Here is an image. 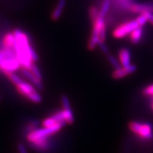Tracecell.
<instances>
[{"mask_svg": "<svg viewBox=\"0 0 153 153\" xmlns=\"http://www.w3.org/2000/svg\"><path fill=\"white\" fill-rule=\"evenodd\" d=\"M14 34L16 43L13 49L17 60L23 68L30 70L34 64L33 62L38 60V55L30 47L28 38L26 33L19 29H16L14 30Z\"/></svg>", "mask_w": 153, "mask_h": 153, "instance_id": "1", "label": "cell"}, {"mask_svg": "<svg viewBox=\"0 0 153 153\" xmlns=\"http://www.w3.org/2000/svg\"><path fill=\"white\" fill-rule=\"evenodd\" d=\"M93 23L91 36L88 43V48L92 51L99 41H104L106 39V24L104 19L99 16Z\"/></svg>", "mask_w": 153, "mask_h": 153, "instance_id": "2", "label": "cell"}, {"mask_svg": "<svg viewBox=\"0 0 153 153\" xmlns=\"http://www.w3.org/2000/svg\"><path fill=\"white\" fill-rule=\"evenodd\" d=\"M65 124V123L64 122H60L50 127H43V128L34 129L28 133L26 138L30 143L37 140H47L50 135L55 134L61 130Z\"/></svg>", "mask_w": 153, "mask_h": 153, "instance_id": "3", "label": "cell"}, {"mask_svg": "<svg viewBox=\"0 0 153 153\" xmlns=\"http://www.w3.org/2000/svg\"><path fill=\"white\" fill-rule=\"evenodd\" d=\"M16 89L21 95L26 97L31 102L35 103V104H38V103L41 102V96L36 90L35 87L28 82H24L22 80L19 85H16Z\"/></svg>", "mask_w": 153, "mask_h": 153, "instance_id": "4", "label": "cell"}, {"mask_svg": "<svg viewBox=\"0 0 153 153\" xmlns=\"http://www.w3.org/2000/svg\"><path fill=\"white\" fill-rule=\"evenodd\" d=\"M6 49L5 56L0 61V70L4 74L7 72H14L22 67L17 60L14 51L12 52L11 49Z\"/></svg>", "mask_w": 153, "mask_h": 153, "instance_id": "5", "label": "cell"}, {"mask_svg": "<svg viewBox=\"0 0 153 153\" xmlns=\"http://www.w3.org/2000/svg\"><path fill=\"white\" fill-rule=\"evenodd\" d=\"M128 128L133 133L136 134L141 138L151 140L153 138L152 128L150 124L131 121L128 124Z\"/></svg>", "mask_w": 153, "mask_h": 153, "instance_id": "6", "label": "cell"}, {"mask_svg": "<svg viewBox=\"0 0 153 153\" xmlns=\"http://www.w3.org/2000/svg\"><path fill=\"white\" fill-rule=\"evenodd\" d=\"M138 26H139L137 25L135 19L129 21V22L119 25L115 28L112 32V36L116 39H120V38H123L125 36L129 35L132 30L135 29V28L138 27Z\"/></svg>", "mask_w": 153, "mask_h": 153, "instance_id": "7", "label": "cell"}, {"mask_svg": "<svg viewBox=\"0 0 153 153\" xmlns=\"http://www.w3.org/2000/svg\"><path fill=\"white\" fill-rule=\"evenodd\" d=\"M136 70V66L132 64L128 66H120L119 68L115 69L114 71L112 72L111 76L114 79H120L133 73Z\"/></svg>", "mask_w": 153, "mask_h": 153, "instance_id": "8", "label": "cell"}, {"mask_svg": "<svg viewBox=\"0 0 153 153\" xmlns=\"http://www.w3.org/2000/svg\"><path fill=\"white\" fill-rule=\"evenodd\" d=\"M130 10L133 13H151L153 14V4H137L132 3L129 7Z\"/></svg>", "mask_w": 153, "mask_h": 153, "instance_id": "9", "label": "cell"}, {"mask_svg": "<svg viewBox=\"0 0 153 153\" xmlns=\"http://www.w3.org/2000/svg\"><path fill=\"white\" fill-rule=\"evenodd\" d=\"M60 122L65 123L64 120L62 110L56 112L52 116L45 118L42 121V126H43V127H50V126H52L56 123H60Z\"/></svg>", "mask_w": 153, "mask_h": 153, "instance_id": "10", "label": "cell"}, {"mask_svg": "<svg viewBox=\"0 0 153 153\" xmlns=\"http://www.w3.org/2000/svg\"><path fill=\"white\" fill-rule=\"evenodd\" d=\"M131 52L128 48H123L118 52V60L121 66H128L131 65Z\"/></svg>", "mask_w": 153, "mask_h": 153, "instance_id": "11", "label": "cell"}, {"mask_svg": "<svg viewBox=\"0 0 153 153\" xmlns=\"http://www.w3.org/2000/svg\"><path fill=\"white\" fill-rule=\"evenodd\" d=\"M143 27L142 26H138L135 28V29L131 31V33L129 34L130 39L132 43L136 44L141 40V38L143 36Z\"/></svg>", "mask_w": 153, "mask_h": 153, "instance_id": "12", "label": "cell"}, {"mask_svg": "<svg viewBox=\"0 0 153 153\" xmlns=\"http://www.w3.org/2000/svg\"><path fill=\"white\" fill-rule=\"evenodd\" d=\"M22 72H23V74H24V76H26V78H28V79H29L30 81L36 87L39 88V89H42V88H43V85H42L41 81H40L39 79H38L37 78H36V76H34L33 74L31 73V72H30L29 70L23 68Z\"/></svg>", "mask_w": 153, "mask_h": 153, "instance_id": "13", "label": "cell"}, {"mask_svg": "<svg viewBox=\"0 0 153 153\" xmlns=\"http://www.w3.org/2000/svg\"><path fill=\"white\" fill-rule=\"evenodd\" d=\"M3 43L6 48H14L15 43H16V38H15L14 33H8L6 34L4 38Z\"/></svg>", "mask_w": 153, "mask_h": 153, "instance_id": "14", "label": "cell"}, {"mask_svg": "<svg viewBox=\"0 0 153 153\" xmlns=\"http://www.w3.org/2000/svg\"><path fill=\"white\" fill-rule=\"evenodd\" d=\"M65 6V0H58L56 7L55 8L52 14V19L53 20H57L60 18Z\"/></svg>", "mask_w": 153, "mask_h": 153, "instance_id": "15", "label": "cell"}, {"mask_svg": "<svg viewBox=\"0 0 153 153\" xmlns=\"http://www.w3.org/2000/svg\"><path fill=\"white\" fill-rule=\"evenodd\" d=\"M64 120L67 124H72L74 123V116L71 108H63L62 110Z\"/></svg>", "mask_w": 153, "mask_h": 153, "instance_id": "16", "label": "cell"}, {"mask_svg": "<svg viewBox=\"0 0 153 153\" xmlns=\"http://www.w3.org/2000/svg\"><path fill=\"white\" fill-rule=\"evenodd\" d=\"M111 6V1L110 0H104L101 4V9H99V16L104 18L106 16L107 13H108V10H109Z\"/></svg>", "mask_w": 153, "mask_h": 153, "instance_id": "17", "label": "cell"}, {"mask_svg": "<svg viewBox=\"0 0 153 153\" xmlns=\"http://www.w3.org/2000/svg\"><path fill=\"white\" fill-rule=\"evenodd\" d=\"M5 74L7 75V78H8L15 86L19 85V84L22 81V79H21L18 75L14 74V72H7V73H5Z\"/></svg>", "mask_w": 153, "mask_h": 153, "instance_id": "18", "label": "cell"}, {"mask_svg": "<svg viewBox=\"0 0 153 153\" xmlns=\"http://www.w3.org/2000/svg\"><path fill=\"white\" fill-rule=\"evenodd\" d=\"M107 60H108V62H109L111 65L114 69H118L121 66L120 65L119 61H118L117 59L111 55H107Z\"/></svg>", "mask_w": 153, "mask_h": 153, "instance_id": "19", "label": "cell"}, {"mask_svg": "<svg viewBox=\"0 0 153 153\" xmlns=\"http://www.w3.org/2000/svg\"><path fill=\"white\" fill-rule=\"evenodd\" d=\"M89 16H90L91 20L92 21V22H94L99 17V10H98L97 7H91L89 11Z\"/></svg>", "mask_w": 153, "mask_h": 153, "instance_id": "20", "label": "cell"}, {"mask_svg": "<svg viewBox=\"0 0 153 153\" xmlns=\"http://www.w3.org/2000/svg\"><path fill=\"white\" fill-rule=\"evenodd\" d=\"M29 70L30 71V72H31V73L33 74L36 78H37L38 79H39L40 81H41V80H42L41 74V72H40L39 69L38 68V67L36 66L35 64H33V65H32V67L30 68Z\"/></svg>", "mask_w": 153, "mask_h": 153, "instance_id": "21", "label": "cell"}, {"mask_svg": "<svg viewBox=\"0 0 153 153\" xmlns=\"http://www.w3.org/2000/svg\"><path fill=\"white\" fill-rule=\"evenodd\" d=\"M135 20V22H137V25H138L139 26H142V27L147 22H148V19H147V17L145 16V15L144 14H140Z\"/></svg>", "mask_w": 153, "mask_h": 153, "instance_id": "22", "label": "cell"}, {"mask_svg": "<svg viewBox=\"0 0 153 153\" xmlns=\"http://www.w3.org/2000/svg\"><path fill=\"white\" fill-rule=\"evenodd\" d=\"M143 94L145 96L153 97V85H150L145 87L143 90Z\"/></svg>", "mask_w": 153, "mask_h": 153, "instance_id": "23", "label": "cell"}, {"mask_svg": "<svg viewBox=\"0 0 153 153\" xmlns=\"http://www.w3.org/2000/svg\"><path fill=\"white\" fill-rule=\"evenodd\" d=\"M61 101H62V105L63 108H71L70 104V101H69V99L68 97L65 95H62V98H61Z\"/></svg>", "mask_w": 153, "mask_h": 153, "instance_id": "24", "label": "cell"}, {"mask_svg": "<svg viewBox=\"0 0 153 153\" xmlns=\"http://www.w3.org/2000/svg\"><path fill=\"white\" fill-rule=\"evenodd\" d=\"M99 48L103 53H105V54H108V49L106 45H105L104 41H99L98 44H97Z\"/></svg>", "mask_w": 153, "mask_h": 153, "instance_id": "25", "label": "cell"}, {"mask_svg": "<svg viewBox=\"0 0 153 153\" xmlns=\"http://www.w3.org/2000/svg\"><path fill=\"white\" fill-rule=\"evenodd\" d=\"M17 148H18V150H19V153H28L27 150H26V149L24 147V145L19 144Z\"/></svg>", "mask_w": 153, "mask_h": 153, "instance_id": "26", "label": "cell"}, {"mask_svg": "<svg viewBox=\"0 0 153 153\" xmlns=\"http://www.w3.org/2000/svg\"><path fill=\"white\" fill-rule=\"evenodd\" d=\"M143 14L147 17L148 22H150L153 25V14H151V13H143Z\"/></svg>", "mask_w": 153, "mask_h": 153, "instance_id": "27", "label": "cell"}, {"mask_svg": "<svg viewBox=\"0 0 153 153\" xmlns=\"http://www.w3.org/2000/svg\"><path fill=\"white\" fill-rule=\"evenodd\" d=\"M151 107H152V110H153V101H152V104H151Z\"/></svg>", "mask_w": 153, "mask_h": 153, "instance_id": "28", "label": "cell"}]
</instances>
